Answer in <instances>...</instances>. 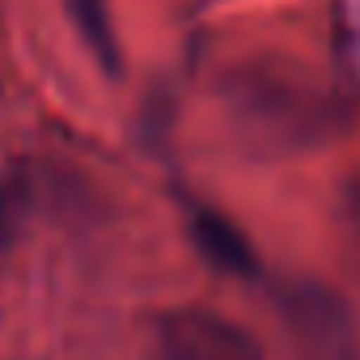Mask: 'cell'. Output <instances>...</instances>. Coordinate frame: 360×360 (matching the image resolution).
<instances>
[{"label":"cell","mask_w":360,"mask_h":360,"mask_svg":"<svg viewBox=\"0 0 360 360\" xmlns=\"http://www.w3.org/2000/svg\"><path fill=\"white\" fill-rule=\"evenodd\" d=\"M229 98H233L238 123L267 144H301L326 123L322 89L305 85L297 72H284V68L242 72Z\"/></svg>","instance_id":"1"},{"label":"cell","mask_w":360,"mask_h":360,"mask_svg":"<svg viewBox=\"0 0 360 360\" xmlns=\"http://www.w3.org/2000/svg\"><path fill=\"white\" fill-rule=\"evenodd\" d=\"M347 217H352V229L360 238V187H352V195H347Z\"/></svg>","instance_id":"7"},{"label":"cell","mask_w":360,"mask_h":360,"mask_svg":"<svg viewBox=\"0 0 360 360\" xmlns=\"http://www.w3.org/2000/svg\"><path fill=\"white\" fill-rule=\"evenodd\" d=\"M68 13L77 18L85 43L94 47V56L115 72L119 68V47H115V34H110V22H106V5L102 0H68Z\"/></svg>","instance_id":"5"},{"label":"cell","mask_w":360,"mask_h":360,"mask_svg":"<svg viewBox=\"0 0 360 360\" xmlns=\"http://www.w3.org/2000/svg\"><path fill=\"white\" fill-rule=\"evenodd\" d=\"M195 238H200V246H204L221 267H229V271H250V267H255L246 242L238 238V229L225 225L221 217L204 212V208H195Z\"/></svg>","instance_id":"4"},{"label":"cell","mask_w":360,"mask_h":360,"mask_svg":"<svg viewBox=\"0 0 360 360\" xmlns=\"http://www.w3.org/2000/svg\"><path fill=\"white\" fill-rule=\"evenodd\" d=\"M284 314L305 360H360V326L347 305L322 284H292Z\"/></svg>","instance_id":"3"},{"label":"cell","mask_w":360,"mask_h":360,"mask_svg":"<svg viewBox=\"0 0 360 360\" xmlns=\"http://www.w3.org/2000/svg\"><path fill=\"white\" fill-rule=\"evenodd\" d=\"M153 360H263V347L246 326L212 309H174L157 322Z\"/></svg>","instance_id":"2"},{"label":"cell","mask_w":360,"mask_h":360,"mask_svg":"<svg viewBox=\"0 0 360 360\" xmlns=\"http://www.w3.org/2000/svg\"><path fill=\"white\" fill-rule=\"evenodd\" d=\"M22 204H26L22 187H13V183H0V246H5V242L13 238V229H18V217H22Z\"/></svg>","instance_id":"6"}]
</instances>
